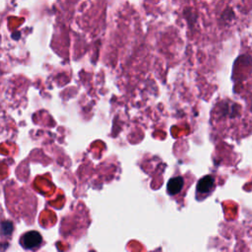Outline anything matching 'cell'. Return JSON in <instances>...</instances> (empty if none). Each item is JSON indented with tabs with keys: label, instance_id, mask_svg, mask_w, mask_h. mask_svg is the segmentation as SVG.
Masks as SVG:
<instances>
[{
	"label": "cell",
	"instance_id": "obj_1",
	"mask_svg": "<svg viewBox=\"0 0 252 252\" xmlns=\"http://www.w3.org/2000/svg\"><path fill=\"white\" fill-rule=\"evenodd\" d=\"M218 115L222 118L226 130L233 137L246 136L252 131V116L240 103L234 101H223L220 103Z\"/></svg>",
	"mask_w": 252,
	"mask_h": 252
},
{
	"label": "cell",
	"instance_id": "obj_2",
	"mask_svg": "<svg viewBox=\"0 0 252 252\" xmlns=\"http://www.w3.org/2000/svg\"><path fill=\"white\" fill-rule=\"evenodd\" d=\"M42 242V237L39 232L32 230L26 232L21 237V245L27 249H32L39 246Z\"/></svg>",
	"mask_w": 252,
	"mask_h": 252
},
{
	"label": "cell",
	"instance_id": "obj_3",
	"mask_svg": "<svg viewBox=\"0 0 252 252\" xmlns=\"http://www.w3.org/2000/svg\"><path fill=\"white\" fill-rule=\"evenodd\" d=\"M184 184V180L181 176H176L171 178L167 183V192L169 195H176L178 194Z\"/></svg>",
	"mask_w": 252,
	"mask_h": 252
},
{
	"label": "cell",
	"instance_id": "obj_4",
	"mask_svg": "<svg viewBox=\"0 0 252 252\" xmlns=\"http://www.w3.org/2000/svg\"><path fill=\"white\" fill-rule=\"evenodd\" d=\"M214 187V179L212 176L207 175L199 180L197 184V192L201 194L209 193Z\"/></svg>",
	"mask_w": 252,
	"mask_h": 252
}]
</instances>
